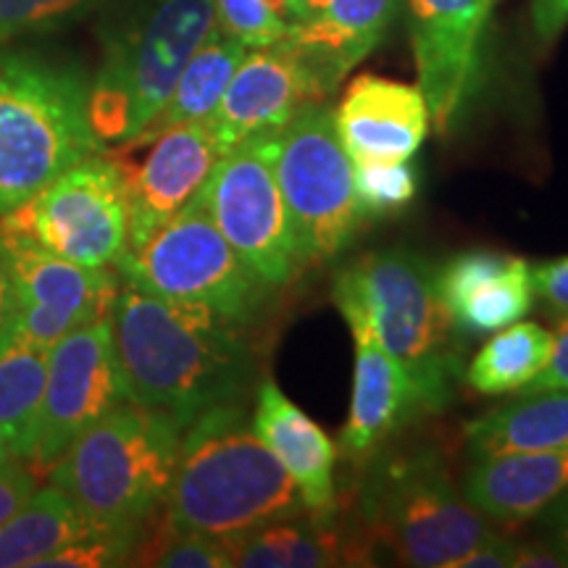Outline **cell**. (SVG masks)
Wrapping results in <instances>:
<instances>
[{"label": "cell", "instance_id": "8d00e7d4", "mask_svg": "<svg viewBox=\"0 0 568 568\" xmlns=\"http://www.w3.org/2000/svg\"><path fill=\"white\" fill-rule=\"evenodd\" d=\"M552 387H568V316L560 318L558 329L552 332V351L548 366L542 374L527 389H552ZM521 389V393H527Z\"/></svg>", "mask_w": 568, "mask_h": 568}, {"label": "cell", "instance_id": "ab89813d", "mask_svg": "<svg viewBox=\"0 0 568 568\" xmlns=\"http://www.w3.org/2000/svg\"><path fill=\"white\" fill-rule=\"evenodd\" d=\"M13 326H17V290H13L9 261L0 247V343L11 335Z\"/></svg>", "mask_w": 568, "mask_h": 568}, {"label": "cell", "instance_id": "83f0119b", "mask_svg": "<svg viewBox=\"0 0 568 568\" xmlns=\"http://www.w3.org/2000/svg\"><path fill=\"white\" fill-rule=\"evenodd\" d=\"M550 351L552 332L535 322H514L493 332L464 368V379L479 395L521 393L548 366Z\"/></svg>", "mask_w": 568, "mask_h": 568}, {"label": "cell", "instance_id": "4316f807", "mask_svg": "<svg viewBox=\"0 0 568 568\" xmlns=\"http://www.w3.org/2000/svg\"><path fill=\"white\" fill-rule=\"evenodd\" d=\"M48 347L17 329L0 343V435L17 460H30L38 439L42 395L48 382Z\"/></svg>", "mask_w": 568, "mask_h": 568}, {"label": "cell", "instance_id": "1f68e13d", "mask_svg": "<svg viewBox=\"0 0 568 568\" xmlns=\"http://www.w3.org/2000/svg\"><path fill=\"white\" fill-rule=\"evenodd\" d=\"M145 529V527H142ZM142 529H101L63 545L42 558L38 568H109L132 564Z\"/></svg>", "mask_w": 568, "mask_h": 568}, {"label": "cell", "instance_id": "5b68a950", "mask_svg": "<svg viewBox=\"0 0 568 568\" xmlns=\"http://www.w3.org/2000/svg\"><path fill=\"white\" fill-rule=\"evenodd\" d=\"M182 435L174 416L126 400L82 432L45 474L103 527L142 529L166 500Z\"/></svg>", "mask_w": 568, "mask_h": 568}, {"label": "cell", "instance_id": "74e56055", "mask_svg": "<svg viewBox=\"0 0 568 568\" xmlns=\"http://www.w3.org/2000/svg\"><path fill=\"white\" fill-rule=\"evenodd\" d=\"M531 24L542 42H552L568 27V0H531Z\"/></svg>", "mask_w": 568, "mask_h": 568}, {"label": "cell", "instance_id": "d6986e66", "mask_svg": "<svg viewBox=\"0 0 568 568\" xmlns=\"http://www.w3.org/2000/svg\"><path fill=\"white\" fill-rule=\"evenodd\" d=\"M437 290L458 335H493L521 322L535 303L529 261L497 251H464L435 268Z\"/></svg>", "mask_w": 568, "mask_h": 568}, {"label": "cell", "instance_id": "30bf717a", "mask_svg": "<svg viewBox=\"0 0 568 568\" xmlns=\"http://www.w3.org/2000/svg\"><path fill=\"white\" fill-rule=\"evenodd\" d=\"M126 182L122 163L88 155L17 209L0 213V237L40 245L82 266H109L126 247Z\"/></svg>", "mask_w": 568, "mask_h": 568}, {"label": "cell", "instance_id": "2e32d148", "mask_svg": "<svg viewBox=\"0 0 568 568\" xmlns=\"http://www.w3.org/2000/svg\"><path fill=\"white\" fill-rule=\"evenodd\" d=\"M335 305L351 326L355 353L353 400L343 429V453L347 460L364 466L403 424L422 414L406 372L376 335L366 305L337 280Z\"/></svg>", "mask_w": 568, "mask_h": 568}, {"label": "cell", "instance_id": "ffe728a7", "mask_svg": "<svg viewBox=\"0 0 568 568\" xmlns=\"http://www.w3.org/2000/svg\"><path fill=\"white\" fill-rule=\"evenodd\" d=\"M255 389L258 393L251 416L253 432L264 439V445L301 489L305 508L316 516L332 518L337 508V445L272 379H264Z\"/></svg>", "mask_w": 568, "mask_h": 568}, {"label": "cell", "instance_id": "52a82bcc", "mask_svg": "<svg viewBox=\"0 0 568 568\" xmlns=\"http://www.w3.org/2000/svg\"><path fill=\"white\" fill-rule=\"evenodd\" d=\"M361 518L372 539L418 568H456L466 552L497 535L432 447L374 458L361 489Z\"/></svg>", "mask_w": 568, "mask_h": 568}, {"label": "cell", "instance_id": "9c48e42d", "mask_svg": "<svg viewBox=\"0 0 568 568\" xmlns=\"http://www.w3.org/2000/svg\"><path fill=\"white\" fill-rule=\"evenodd\" d=\"M116 266L124 282L145 293L203 305L237 326L251 324L272 295L226 243L201 195L153 232L145 245L124 253Z\"/></svg>", "mask_w": 568, "mask_h": 568}, {"label": "cell", "instance_id": "4fadbf2b", "mask_svg": "<svg viewBox=\"0 0 568 568\" xmlns=\"http://www.w3.org/2000/svg\"><path fill=\"white\" fill-rule=\"evenodd\" d=\"M418 90L437 134H450L479 80L495 0H403Z\"/></svg>", "mask_w": 568, "mask_h": 568}, {"label": "cell", "instance_id": "484cf974", "mask_svg": "<svg viewBox=\"0 0 568 568\" xmlns=\"http://www.w3.org/2000/svg\"><path fill=\"white\" fill-rule=\"evenodd\" d=\"M247 48L240 40L224 34L219 27H213L197 51L190 55L187 67L182 69L180 80H176L172 95L163 103V109L155 113L151 124L134 138L130 145H142V142L153 140L169 126L197 122V119H209L216 111L219 101H222L226 84H230L232 74L237 71L240 61L245 59Z\"/></svg>", "mask_w": 568, "mask_h": 568}, {"label": "cell", "instance_id": "d590c367", "mask_svg": "<svg viewBox=\"0 0 568 568\" xmlns=\"http://www.w3.org/2000/svg\"><path fill=\"white\" fill-rule=\"evenodd\" d=\"M516 552L518 539L503 537L497 531L495 537L485 539L471 552H466L456 564V568H516Z\"/></svg>", "mask_w": 568, "mask_h": 568}, {"label": "cell", "instance_id": "60d3db41", "mask_svg": "<svg viewBox=\"0 0 568 568\" xmlns=\"http://www.w3.org/2000/svg\"><path fill=\"white\" fill-rule=\"evenodd\" d=\"M326 3H329V0H287L284 19H287L290 24H303V21H311L316 13H322Z\"/></svg>", "mask_w": 568, "mask_h": 568}, {"label": "cell", "instance_id": "277c9868", "mask_svg": "<svg viewBox=\"0 0 568 568\" xmlns=\"http://www.w3.org/2000/svg\"><path fill=\"white\" fill-rule=\"evenodd\" d=\"M213 27V0H130L113 17L88 101L103 145H130L153 122Z\"/></svg>", "mask_w": 568, "mask_h": 568}, {"label": "cell", "instance_id": "8992f818", "mask_svg": "<svg viewBox=\"0 0 568 568\" xmlns=\"http://www.w3.org/2000/svg\"><path fill=\"white\" fill-rule=\"evenodd\" d=\"M366 305L372 324L414 387L418 414L450 406L464 376L458 329L437 290L435 266L408 247H387L337 274Z\"/></svg>", "mask_w": 568, "mask_h": 568}, {"label": "cell", "instance_id": "ba28073f", "mask_svg": "<svg viewBox=\"0 0 568 568\" xmlns=\"http://www.w3.org/2000/svg\"><path fill=\"white\" fill-rule=\"evenodd\" d=\"M258 140L280 184L303 266L332 261L364 224L355 163L337 132L335 111L311 103L282 130Z\"/></svg>", "mask_w": 568, "mask_h": 568}, {"label": "cell", "instance_id": "7a4b0ae2", "mask_svg": "<svg viewBox=\"0 0 568 568\" xmlns=\"http://www.w3.org/2000/svg\"><path fill=\"white\" fill-rule=\"evenodd\" d=\"M311 514L301 489L253 432L243 400L205 410L184 429L161 518L176 531L234 539Z\"/></svg>", "mask_w": 568, "mask_h": 568}, {"label": "cell", "instance_id": "d6a6232c", "mask_svg": "<svg viewBox=\"0 0 568 568\" xmlns=\"http://www.w3.org/2000/svg\"><path fill=\"white\" fill-rule=\"evenodd\" d=\"M213 13L219 30L245 48L274 45L290 34V21L264 0H213Z\"/></svg>", "mask_w": 568, "mask_h": 568}, {"label": "cell", "instance_id": "e0dca14e", "mask_svg": "<svg viewBox=\"0 0 568 568\" xmlns=\"http://www.w3.org/2000/svg\"><path fill=\"white\" fill-rule=\"evenodd\" d=\"M311 103L322 101L301 55L284 38L274 45L247 48L209 124L222 151L230 153L240 142L282 130Z\"/></svg>", "mask_w": 568, "mask_h": 568}, {"label": "cell", "instance_id": "f1b7e54d", "mask_svg": "<svg viewBox=\"0 0 568 568\" xmlns=\"http://www.w3.org/2000/svg\"><path fill=\"white\" fill-rule=\"evenodd\" d=\"M161 516V510H159ZM132 566H163V568H234L230 545L224 539L176 531L161 518V527L151 537L142 529L134 550Z\"/></svg>", "mask_w": 568, "mask_h": 568}, {"label": "cell", "instance_id": "3957f363", "mask_svg": "<svg viewBox=\"0 0 568 568\" xmlns=\"http://www.w3.org/2000/svg\"><path fill=\"white\" fill-rule=\"evenodd\" d=\"M88 101L90 80L77 63L0 48V213L103 153Z\"/></svg>", "mask_w": 568, "mask_h": 568}, {"label": "cell", "instance_id": "d4e9b609", "mask_svg": "<svg viewBox=\"0 0 568 568\" xmlns=\"http://www.w3.org/2000/svg\"><path fill=\"white\" fill-rule=\"evenodd\" d=\"M111 529L98 524L55 485L38 487L30 500L0 524V568H38L63 545Z\"/></svg>", "mask_w": 568, "mask_h": 568}, {"label": "cell", "instance_id": "4dcf8cb0", "mask_svg": "<svg viewBox=\"0 0 568 568\" xmlns=\"http://www.w3.org/2000/svg\"><path fill=\"white\" fill-rule=\"evenodd\" d=\"M109 0H0V45L27 34L61 30Z\"/></svg>", "mask_w": 568, "mask_h": 568}, {"label": "cell", "instance_id": "e575fe53", "mask_svg": "<svg viewBox=\"0 0 568 568\" xmlns=\"http://www.w3.org/2000/svg\"><path fill=\"white\" fill-rule=\"evenodd\" d=\"M34 489H38L34 471L21 466V460L13 458L9 464L0 466V524L9 521L30 500Z\"/></svg>", "mask_w": 568, "mask_h": 568}, {"label": "cell", "instance_id": "9a60e30c", "mask_svg": "<svg viewBox=\"0 0 568 568\" xmlns=\"http://www.w3.org/2000/svg\"><path fill=\"white\" fill-rule=\"evenodd\" d=\"M142 145H151L142 161L116 159L122 163L130 209L124 253L145 245L153 232L201 195L213 166L224 155L209 119L169 126Z\"/></svg>", "mask_w": 568, "mask_h": 568}, {"label": "cell", "instance_id": "ac0fdd59", "mask_svg": "<svg viewBox=\"0 0 568 568\" xmlns=\"http://www.w3.org/2000/svg\"><path fill=\"white\" fill-rule=\"evenodd\" d=\"M335 124L355 166L414 161L432 126L418 84L374 74L347 84Z\"/></svg>", "mask_w": 568, "mask_h": 568}, {"label": "cell", "instance_id": "603a6c76", "mask_svg": "<svg viewBox=\"0 0 568 568\" xmlns=\"http://www.w3.org/2000/svg\"><path fill=\"white\" fill-rule=\"evenodd\" d=\"M224 542L240 568H326L364 556L353 537L332 527V518L316 514L282 518Z\"/></svg>", "mask_w": 568, "mask_h": 568}, {"label": "cell", "instance_id": "5bb4252c", "mask_svg": "<svg viewBox=\"0 0 568 568\" xmlns=\"http://www.w3.org/2000/svg\"><path fill=\"white\" fill-rule=\"evenodd\" d=\"M17 290V326L32 343L51 347L69 332L111 314L119 282L109 268L82 266L17 237H0Z\"/></svg>", "mask_w": 568, "mask_h": 568}, {"label": "cell", "instance_id": "7c38bea8", "mask_svg": "<svg viewBox=\"0 0 568 568\" xmlns=\"http://www.w3.org/2000/svg\"><path fill=\"white\" fill-rule=\"evenodd\" d=\"M126 400L111 314H105L69 332L48 353L38 439L27 464L45 474L82 432Z\"/></svg>", "mask_w": 568, "mask_h": 568}, {"label": "cell", "instance_id": "6da1fadb", "mask_svg": "<svg viewBox=\"0 0 568 568\" xmlns=\"http://www.w3.org/2000/svg\"><path fill=\"white\" fill-rule=\"evenodd\" d=\"M111 329L126 397L174 416L184 429L205 410L240 403L253 385L255 358L243 326L203 305L124 282L111 305Z\"/></svg>", "mask_w": 568, "mask_h": 568}, {"label": "cell", "instance_id": "b9f144b4", "mask_svg": "<svg viewBox=\"0 0 568 568\" xmlns=\"http://www.w3.org/2000/svg\"><path fill=\"white\" fill-rule=\"evenodd\" d=\"M9 460H13V453H11V445L6 443V437L0 435V466L9 464Z\"/></svg>", "mask_w": 568, "mask_h": 568}, {"label": "cell", "instance_id": "cb8c5ba5", "mask_svg": "<svg viewBox=\"0 0 568 568\" xmlns=\"http://www.w3.org/2000/svg\"><path fill=\"white\" fill-rule=\"evenodd\" d=\"M468 456L568 447V387L527 389L464 426Z\"/></svg>", "mask_w": 568, "mask_h": 568}, {"label": "cell", "instance_id": "f35d334b", "mask_svg": "<svg viewBox=\"0 0 568 568\" xmlns=\"http://www.w3.org/2000/svg\"><path fill=\"white\" fill-rule=\"evenodd\" d=\"M545 524V542L556 548L568 566V489L539 514Z\"/></svg>", "mask_w": 568, "mask_h": 568}, {"label": "cell", "instance_id": "f546056e", "mask_svg": "<svg viewBox=\"0 0 568 568\" xmlns=\"http://www.w3.org/2000/svg\"><path fill=\"white\" fill-rule=\"evenodd\" d=\"M418 174L410 161L361 163L355 166V195L364 222L400 213L416 197Z\"/></svg>", "mask_w": 568, "mask_h": 568}, {"label": "cell", "instance_id": "836d02e7", "mask_svg": "<svg viewBox=\"0 0 568 568\" xmlns=\"http://www.w3.org/2000/svg\"><path fill=\"white\" fill-rule=\"evenodd\" d=\"M531 287L535 297L548 305L550 314L558 318L568 316V258L531 266Z\"/></svg>", "mask_w": 568, "mask_h": 568}, {"label": "cell", "instance_id": "44dd1931", "mask_svg": "<svg viewBox=\"0 0 568 568\" xmlns=\"http://www.w3.org/2000/svg\"><path fill=\"white\" fill-rule=\"evenodd\" d=\"M397 9L400 0H329L311 21L290 24L287 42L308 69L318 101L385 40Z\"/></svg>", "mask_w": 568, "mask_h": 568}, {"label": "cell", "instance_id": "7bdbcfd3", "mask_svg": "<svg viewBox=\"0 0 568 568\" xmlns=\"http://www.w3.org/2000/svg\"><path fill=\"white\" fill-rule=\"evenodd\" d=\"M264 3L268 6V9H274L276 13H282V17H284V11H287V0H264Z\"/></svg>", "mask_w": 568, "mask_h": 568}, {"label": "cell", "instance_id": "8fae6325", "mask_svg": "<svg viewBox=\"0 0 568 568\" xmlns=\"http://www.w3.org/2000/svg\"><path fill=\"white\" fill-rule=\"evenodd\" d=\"M201 201L226 243L272 293L295 280L303 268L301 251L258 138L240 142L219 159Z\"/></svg>", "mask_w": 568, "mask_h": 568}, {"label": "cell", "instance_id": "7402d4cb", "mask_svg": "<svg viewBox=\"0 0 568 568\" xmlns=\"http://www.w3.org/2000/svg\"><path fill=\"white\" fill-rule=\"evenodd\" d=\"M460 489L489 521H531L568 489V447L471 458Z\"/></svg>", "mask_w": 568, "mask_h": 568}]
</instances>
